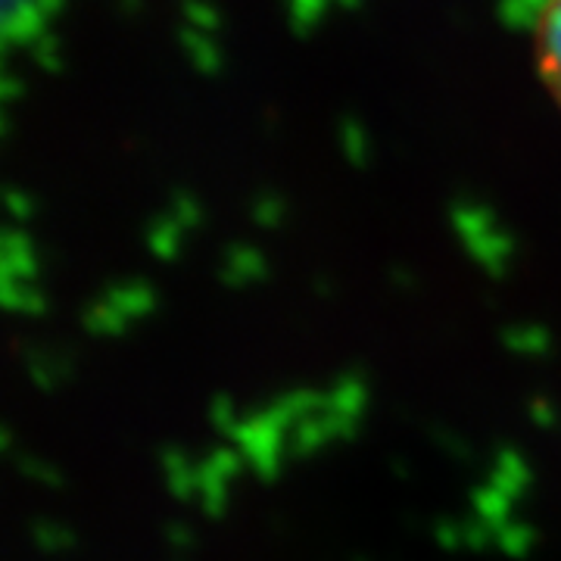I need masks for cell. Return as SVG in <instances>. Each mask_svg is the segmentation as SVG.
Segmentation results:
<instances>
[{
  "mask_svg": "<svg viewBox=\"0 0 561 561\" xmlns=\"http://www.w3.org/2000/svg\"><path fill=\"white\" fill-rule=\"evenodd\" d=\"M542 62L549 69V81L561 94V0H549L542 13Z\"/></svg>",
  "mask_w": 561,
  "mask_h": 561,
  "instance_id": "1",
  "label": "cell"
}]
</instances>
